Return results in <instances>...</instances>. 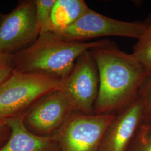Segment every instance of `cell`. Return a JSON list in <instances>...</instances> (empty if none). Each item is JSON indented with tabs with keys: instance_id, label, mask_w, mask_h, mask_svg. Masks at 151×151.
<instances>
[{
	"instance_id": "cell-1",
	"label": "cell",
	"mask_w": 151,
	"mask_h": 151,
	"mask_svg": "<svg viewBox=\"0 0 151 151\" xmlns=\"http://www.w3.org/2000/svg\"><path fill=\"white\" fill-rule=\"evenodd\" d=\"M90 52L99 76V90L93 114L119 112L138 96L150 72L133 54L122 51L109 39H103Z\"/></svg>"
},
{
	"instance_id": "cell-2",
	"label": "cell",
	"mask_w": 151,
	"mask_h": 151,
	"mask_svg": "<svg viewBox=\"0 0 151 151\" xmlns=\"http://www.w3.org/2000/svg\"><path fill=\"white\" fill-rule=\"evenodd\" d=\"M103 40L75 42L66 40L53 32L40 33L30 46L11 55L13 70L49 76L62 81L70 73L81 54Z\"/></svg>"
},
{
	"instance_id": "cell-3",
	"label": "cell",
	"mask_w": 151,
	"mask_h": 151,
	"mask_svg": "<svg viewBox=\"0 0 151 151\" xmlns=\"http://www.w3.org/2000/svg\"><path fill=\"white\" fill-rule=\"evenodd\" d=\"M60 83L52 76L14 70L0 86V120L24 114L41 98L60 90Z\"/></svg>"
},
{
	"instance_id": "cell-4",
	"label": "cell",
	"mask_w": 151,
	"mask_h": 151,
	"mask_svg": "<svg viewBox=\"0 0 151 151\" xmlns=\"http://www.w3.org/2000/svg\"><path fill=\"white\" fill-rule=\"evenodd\" d=\"M115 115L73 111L54 135L60 151H99L104 135Z\"/></svg>"
},
{
	"instance_id": "cell-5",
	"label": "cell",
	"mask_w": 151,
	"mask_h": 151,
	"mask_svg": "<svg viewBox=\"0 0 151 151\" xmlns=\"http://www.w3.org/2000/svg\"><path fill=\"white\" fill-rule=\"evenodd\" d=\"M99 90L97 65L90 50L77 58L70 73L60 83V90L68 98L73 111L91 115Z\"/></svg>"
},
{
	"instance_id": "cell-6",
	"label": "cell",
	"mask_w": 151,
	"mask_h": 151,
	"mask_svg": "<svg viewBox=\"0 0 151 151\" xmlns=\"http://www.w3.org/2000/svg\"><path fill=\"white\" fill-rule=\"evenodd\" d=\"M40 34L35 0L20 1L0 21V54L12 55L34 43Z\"/></svg>"
},
{
	"instance_id": "cell-7",
	"label": "cell",
	"mask_w": 151,
	"mask_h": 151,
	"mask_svg": "<svg viewBox=\"0 0 151 151\" xmlns=\"http://www.w3.org/2000/svg\"><path fill=\"white\" fill-rule=\"evenodd\" d=\"M145 27V22L116 20L101 15L90 8L70 27L54 32L66 40L75 42H83L87 39L108 36L138 40Z\"/></svg>"
},
{
	"instance_id": "cell-8",
	"label": "cell",
	"mask_w": 151,
	"mask_h": 151,
	"mask_svg": "<svg viewBox=\"0 0 151 151\" xmlns=\"http://www.w3.org/2000/svg\"><path fill=\"white\" fill-rule=\"evenodd\" d=\"M68 98L60 90L52 92L38 100L24 114V123L35 135H55L73 112Z\"/></svg>"
},
{
	"instance_id": "cell-9",
	"label": "cell",
	"mask_w": 151,
	"mask_h": 151,
	"mask_svg": "<svg viewBox=\"0 0 151 151\" xmlns=\"http://www.w3.org/2000/svg\"><path fill=\"white\" fill-rule=\"evenodd\" d=\"M145 99L139 92L134 101L120 111L108 127L99 151H126L143 122Z\"/></svg>"
},
{
	"instance_id": "cell-10",
	"label": "cell",
	"mask_w": 151,
	"mask_h": 151,
	"mask_svg": "<svg viewBox=\"0 0 151 151\" xmlns=\"http://www.w3.org/2000/svg\"><path fill=\"white\" fill-rule=\"evenodd\" d=\"M24 114L6 120L11 133L0 151H60L55 135L43 137L29 132L24 123Z\"/></svg>"
},
{
	"instance_id": "cell-11",
	"label": "cell",
	"mask_w": 151,
	"mask_h": 151,
	"mask_svg": "<svg viewBox=\"0 0 151 151\" xmlns=\"http://www.w3.org/2000/svg\"><path fill=\"white\" fill-rule=\"evenodd\" d=\"M89 9L83 0H55L51 16L53 32L70 27Z\"/></svg>"
},
{
	"instance_id": "cell-12",
	"label": "cell",
	"mask_w": 151,
	"mask_h": 151,
	"mask_svg": "<svg viewBox=\"0 0 151 151\" xmlns=\"http://www.w3.org/2000/svg\"><path fill=\"white\" fill-rule=\"evenodd\" d=\"M145 29L133 47L132 54L151 72V16L144 22Z\"/></svg>"
},
{
	"instance_id": "cell-13",
	"label": "cell",
	"mask_w": 151,
	"mask_h": 151,
	"mask_svg": "<svg viewBox=\"0 0 151 151\" xmlns=\"http://www.w3.org/2000/svg\"><path fill=\"white\" fill-rule=\"evenodd\" d=\"M40 33L53 32L51 16L55 0H35Z\"/></svg>"
},
{
	"instance_id": "cell-14",
	"label": "cell",
	"mask_w": 151,
	"mask_h": 151,
	"mask_svg": "<svg viewBox=\"0 0 151 151\" xmlns=\"http://www.w3.org/2000/svg\"><path fill=\"white\" fill-rule=\"evenodd\" d=\"M133 139L129 151H151V120L142 123Z\"/></svg>"
},
{
	"instance_id": "cell-15",
	"label": "cell",
	"mask_w": 151,
	"mask_h": 151,
	"mask_svg": "<svg viewBox=\"0 0 151 151\" xmlns=\"http://www.w3.org/2000/svg\"><path fill=\"white\" fill-rule=\"evenodd\" d=\"M141 92L145 99V110L143 122L151 120V72L141 87Z\"/></svg>"
},
{
	"instance_id": "cell-16",
	"label": "cell",
	"mask_w": 151,
	"mask_h": 151,
	"mask_svg": "<svg viewBox=\"0 0 151 151\" xmlns=\"http://www.w3.org/2000/svg\"><path fill=\"white\" fill-rule=\"evenodd\" d=\"M11 55L0 54V86L13 73Z\"/></svg>"
},
{
	"instance_id": "cell-17",
	"label": "cell",
	"mask_w": 151,
	"mask_h": 151,
	"mask_svg": "<svg viewBox=\"0 0 151 151\" xmlns=\"http://www.w3.org/2000/svg\"><path fill=\"white\" fill-rule=\"evenodd\" d=\"M11 130L6 120H0V148L9 138Z\"/></svg>"
},
{
	"instance_id": "cell-18",
	"label": "cell",
	"mask_w": 151,
	"mask_h": 151,
	"mask_svg": "<svg viewBox=\"0 0 151 151\" xmlns=\"http://www.w3.org/2000/svg\"><path fill=\"white\" fill-rule=\"evenodd\" d=\"M1 16H2V15L0 14V21H1Z\"/></svg>"
}]
</instances>
